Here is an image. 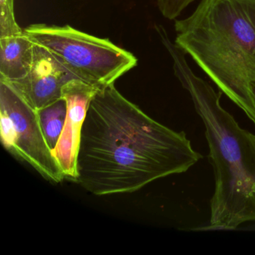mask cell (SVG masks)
Returning a JSON list of instances; mask_svg holds the SVG:
<instances>
[{
	"mask_svg": "<svg viewBox=\"0 0 255 255\" xmlns=\"http://www.w3.org/2000/svg\"><path fill=\"white\" fill-rule=\"evenodd\" d=\"M202 158L184 132L147 116L113 83L99 88L89 104L75 182L96 195L133 192Z\"/></svg>",
	"mask_w": 255,
	"mask_h": 255,
	"instance_id": "obj_1",
	"label": "cell"
},
{
	"mask_svg": "<svg viewBox=\"0 0 255 255\" xmlns=\"http://www.w3.org/2000/svg\"><path fill=\"white\" fill-rule=\"evenodd\" d=\"M160 39L172 59L174 74L190 95L205 128L215 177L207 229L233 230L255 222V134L241 128L223 108L222 92L193 72L186 53L167 32L161 34Z\"/></svg>",
	"mask_w": 255,
	"mask_h": 255,
	"instance_id": "obj_2",
	"label": "cell"
},
{
	"mask_svg": "<svg viewBox=\"0 0 255 255\" xmlns=\"http://www.w3.org/2000/svg\"><path fill=\"white\" fill-rule=\"evenodd\" d=\"M174 29V44L255 126V0H201Z\"/></svg>",
	"mask_w": 255,
	"mask_h": 255,
	"instance_id": "obj_3",
	"label": "cell"
},
{
	"mask_svg": "<svg viewBox=\"0 0 255 255\" xmlns=\"http://www.w3.org/2000/svg\"><path fill=\"white\" fill-rule=\"evenodd\" d=\"M24 31L77 78L98 88L113 84L138 63L132 53L110 40L89 35L69 25L35 23Z\"/></svg>",
	"mask_w": 255,
	"mask_h": 255,
	"instance_id": "obj_4",
	"label": "cell"
},
{
	"mask_svg": "<svg viewBox=\"0 0 255 255\" xmlns=\"http://www.w3.org/2000/svg\"><path fill=\"white\" fill-rule=\"evenodd\" d=\"M0 132L4 147L14 157L29 164L53 183L66 179L43 133L38 112L2 79H0Z\"/></svg>",
	"mask_w": 255,
	"mask_h": 255,
	"instance_id": "obj_5",
	"label": "cell"
},
{
	"mask_svg": "<svg viewBox=\"0 0 255 255\" xmlns=\"http://www.w3.org/2000/svg\"><path fill=\"white\" fill-rule=\"evenodd\" d=\"M98 89L80 79L70 80L62 88V98L67 104L66 120L53 153L66 179L74 181L77 177V156L83 123Z\"/></svg>",
	"mask_w": 255,
	"mask_h": 255,
	"instance_id": "obj_6",
	"label": "cell"
},
{
	"mask_svg": "<svg viewBox=\"0 0 255 255\" xmlns=\"http://www.w3.org/2000/svg\"><path fill=\"white\" fill-rule=\"evenodd\" d=\"M74 79L79 78L49 50L35 43L33 65L29 74L8 83L32 108L38 110L62 98V88Z\"/></svg>",
	"mask_w": 255,
	"mask_h": 255,
	"instance_id": "obj_7",
	"label": "cell"
},
{
	"mask_svg": "<svg viewBox=\"0 0 255 255\" xmlns=\"http://www.w3.org/2000/svg\"><path fill=\"white\" fill-rule=\"evenodd\" d=\"M35 43L23 32L0 38V79L17 81L26 77L34 62Z\"/></svg>",
	"mask_w": 255,
	"mask_h": 255,
	"instance_id": "obj_8",
	"label": "cell"
},
{
	"mask_svg": "<svg viewBox=\"0 0 255 255\" xmlns=\"http://www.w3.org/2000/svg\"><path fill=\"white\" fill-rule=\"evenodd\" d=\"M37 112L43 133L53 151L57 145L65 126L67 116L66 101L64 98H61Z\"/></svg>",
	"mask_w": 255,
	"mask_h": 255,
	"instance_id": "obj_9",
	"label": "cell"
},
{
	"mask_svg": "<svg viewBox=\"0 0 255 255\" xmlns=\"http://www.w3.org/2000/svg\"><path fill=\"white\" fill-rule=\"evenodd\" d=\"M14 7V0H0V38L23 32L16 21Z\"/></svg>",
	"mask_w": 255,
	"mask_h": 255,
	"instance_id": "obj_10",
	"label": "cell"
},
{
	"mask_svg": "<svg viewBox=\"0 0 255 255\" xmlns=\"http://www.w3.org/2000/svg\"><path fill=\"white\" fill-rule=\"evenodd\" d=\"M195 0H156L158 8L162 15L168 20L177 19L183 10Z\"/></svg>",
	"mask_w": 255,
	"mask_h": 255,
	"instance_id": "obj_11",
	"label": "cell"
},
{
	"mask_svg": "<svg viewBox=\"0 0 255 255\" xmlns=\"http://www.w3.org/2000/svg\"><path fill=\"white\" fill-rule=\"evenodd\" d=\"M252 92H253L254 96H255V83H253V84H252Z\"/></svg>",
	"mask_w": 255,
	"mask_h": 255,
	"instance_id": "obj_12",
	"label": "cell"
}]
</instances>
